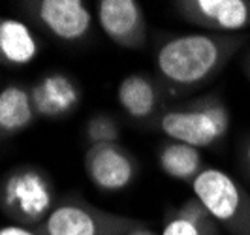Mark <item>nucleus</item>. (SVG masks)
<instances>
[{"instance_id": "f3484780", "label": "nucleus", "mask_w": 250, "mask_h": 235, "mask_svg": "<svg viewBox=\"0 0 250 235\" xmlns=\"http://www.w3.org/2000/svg\"><path fill=\"white\" fill-rule=\"evenodd\" d=\"M239 166H241L245 177L250 181V136L243 141V145L239 149Z\"/></svg>"}, {"instance_id": "7ed1b4c3", "label": "nucleus", "mask_w": 250, "mask_h": 235, "mask_svg": "<svg viewBox=\"0 0 250 235\" xmlns=\"http://www.w3.org/2000/svg\"><path fill=\"white\" fill-rule=\"evenodd\" d=\"M229 109L218 94H207L185 104L164 107L154 128L167 139L187 143L190 147H213L229 132Z\"/></svg>"}, {"instance_id": "ddd939ff", "label": "nucleus", "mask_w": 250, "mask_h": 235, "mask_svg": "<svg viewBox=\"0 0 250 235\" xmlns=\"http://www.w3.org/2000/svg\"><path fill=\"white\" fill-rule=\"evenodd\" d=\"M36 119L30 85L10 83L0 90V141L19 136L36 123Z\"/></svg>"}, {"instance_id": "20e7f679", "label": "nucleus", "mask_w": 250, "mask_h": 235, "mask_svg": "<svg viewBox=\"0 0 250 235\" xmlns=\"http://www.w3.org/2000/svg\"><path fill=\"white\" fill-rule=\"evenodd\" d=\"M194 198L229 235H250V194L222 170L205 168L192 181Z\"/></svg>"}, {"instance_id": "f257e3e1", "label": "nucleus", "mask_w": 250, "mask_h": 235, "mask_svg": "<svg viewBox=\"0 0 250 235\" xmlns=\"http://www.w3.org/2000/svg\"><path fill=\"white\" fill-rule=\"evenodd\" d=\"M249 42L245 32H192L164 38L156 47L158 81L173 94L196 90L220 74Z\"/></svg>"}, {"instance_id": "4468645a", "label": "nucleus", "mask_w": 250, "mask_h": 235, "mask_svg": "<svg viewBox=\"0 0 250 235\" xmlns=\"http://www.w3.org/2000/svg\"><path fill=\"white\" fill-rule=\"evenodd\" d=\"M160 235H220V226L196 198L167 211Z\"/></svg>"}, {"instance_id": "f8f14e48", "label": "nucleus", "mask_w": 250, "mask_h": 235, "mask_svg": "<svg viewBox=\"0 0 250 235\" xmlns=\"http://www.w3.org/2000/svg\"><path fill=\"white\" fill-rule=\"evenodd\" d=\"M40 47L36 32L26 23L0 17V66L23 68L40 55Z\"/></svg>"}, {"instance_id": "39448f33", "label": "nucleus", "mask_w": 250, "mask_h": 235, "mask_svg": "<svg viewBox=\"0 0 250 235\" xmlns=\"http://www.w3.org/2000/svg\"><path fill=\"white\" fill-rule=\"evenodd\" d=\"M139 224L138 218L104 211L72 194L59 199L49 216L32 230L38 235H125Z\"/></svg>"}, {"instance_id": "aec40b11", "label": "nucleus", "mask_w": 250, "mask_h": 235, "mask_svg": "<svg viewBox=\"0 0 250 235\" xmlns=\"http://www.w3.org/2000/svg\"><path fill=\"white\" fill-rule=\"evenodd\" d=\"M243 68H245V74H247L249 83H250V51L247 53V57H245V61H243Z\"/></svg>"}, {"instance_id": "f03ea898", "label": "nucleus", "mask_w": 250, "mask_h": 235, "mask_svg": "<svg viewBox=\"0 0 250 235\" xmlns=\"http://www.w3.org/2000/svg\"><path fill=\"white\" fill-rule=\"evenodd\" d=\"M57 201L55 183L42 166L19 164L0 177V213L15 226L36 228Z\"/></svg>"}, {"instance_id": "1a4fd4ad", "label": "nucleus", "mask_w": 250, "mask_h": 235, "mask_svg": "<svg viewBox=\"0 0 250 235\" xmlns=\"http://www.w3.org/2000/svg\"><path fill=\"white\" fill-rule=\"evenodd\" d=\"M98 23L115 45L141 51L147 45V19L136 0H100L96 6Z\"/></svg>"}, {"instance_id": "6e6552de", "label": "nucleus", "mask_w": 250, "mask_h": 235, "mask_svg": "<svg viewBox=\"0 0 250 235\" xmlns=\"http://www.w3.org/2000/svg\"><path fill=\"white\" fill-rule=\"evenodd\" d=\"M177 15L216 34H243L250 26V0H177Z\"/></svg>"}, {"instance_id": "6ab92c4d", "label": "nucleus", "mask_w": 250, "mask_h": 235, "mask_svg": "<svg viewBox=\"0 0 250 235\" xmlns=\"http://www.w3.org/2000/svg\"><path fill=\"white\" fill-rule=\"evenodd\" d=\"M125 235H160V234H158V232H154L152 228H147L145 224L141 222L139 226H136L134 230H130V232L125 234Z\"/></svg>"}, {"instance_id": "dca6fc26", "label": "nucleus", "mask_w": 250, "mask_h": 235, "mask_svg": "<svg viewBox=\"0 0 250 235\" xmlns=\"http://www.w3.org/2000/svg\"><path fill=\"white\" fill-rule=\"evenodd\" d=\"M85 139L88 145L98 143H119L121 139V124L107 113H96L85 124Z\"/></svg>"}, {"instance_id": "423d86ee", "label": "nucleus", "mask_w": 250, "mask_h": 235, "mask_svg": "<svg viewBox=\"0 0 250 235\" xmlns=\"http://www.w3.org/2000/svg\"><path fill=\"white\" fill-rule=\"evenodd\" d=\"M26 19L66 43H79L92 32V13L83 0H26L17 2Z\"/></svg>"}, {"instance_id": "a211bd4d", "label": "nucleus", "mask_w": 250, "mask_h": 235, "mask_svg": "<svg viewBox=\"0 0 250 235\" xmlns=\"http://www.w3.org/2000/svg\"><path fill=\"white\" fill-rule=\"evenodd\" d=\"M0 235H38V234L34 230H30V228L10 224V226H0Z\"/></svg>"}, {"instance_id": "2eb2a0df", "label": "nucleus", "mask_w": 250, "mask_h": 235, "mask_svg": "<svg viewBox=\"0 0 250 235\" xmlns=\"http://www.w3.org/2000/svg\"><path fill=\"white\" fill-rule=\"evenodd\" d=\"M158 166L167 177L190 185L205 170L200 149L173 139H166L158 147Z\"/></svg>"}, {"instance_id": "9b49d317", "label": "nucleus", "mask_w": 250, "mask_h": 235, "mask_svg": "<svg viewBox=\"0 0 250 235\" xmlns=\"http://www.w3.org/2000/svg\"><path fill=\"white\" fill-rule=\"evenodd\" d=\"M117 102L132 121L154 124L164 109V87L149 74H130L117 87Z\"/></svg>"}, {"instance_id": "9d476101", "label": "nucleus", "mask_w": 250, "mask_h": 235, "mask_svg": "<svg viewBox=\"0 0 250 235\" xmlns=\"http://www.w3.org/2000/svg\"><path fill=\"white\" fill-rule=\"evenodd\" d=\"M30 96L38 117L64 119L79 107L83 92L75 77L64 72H49L30 85Z\"/></svg>"}, {"instance_id": "0eeeda50", "label": "nucleus", "mask_w": 250, "mask_h": 235, "mask_svg": "<svg viewBox=\"0 0 250 235\" xmlns=\"http://www.w3.org/2000/svg\"><path fill=\"white\" fill-rule=\"evenodd\" d=\"M85 173L100 192H121L139 175L138 158L121 143L88 145L85 152Z\"/></svg>"}]
</instances>
